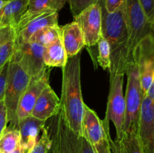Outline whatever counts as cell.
Listing matches in <instances>:
<instances>
[{
  "mask_svg": "<svg viewBox=\"0 0 154 153\" xmlns=\"http://www.w3.org/2000/svg\"><path fill=\"white\" fill-rule=\"evenodd\" d=\"M147 20L153 23L154 17V0H139Z\"/></svg>",
  "mask_w": 154,
  "mask_h": 153,
  "instance_id": "30",
  "label": "cell"
},
{
  "mask_svg": "<svg viewBox=\"0 0 154 153\" xmlns=\"http://www.w3.org/2000/svg\"><path fill=\"white\" fill-rule=\"evenodd\" d=\"M115 149L114 153H142L138 132L132 131L124 134L120 142H115Z\"/></svg>",
  "mask_w": 154,
  "mask_h": 153,
  "instance_id": "22",
  "label": "cell"
},
{
  "mask_svg": "<svg viewBox=\"0 0 154 153\" xmlns=\"http://www.w3.org/2000/svg\"><path fill=\"white\" fill-rule=\"evenodd\" d=\"M125 74L116 72L110 74V89L107 104L106 115L103 120L105 128L109 130L111 121L116 129V140L118 142L124 135V121L126 114V101L123 93Z\"/></svg>",
  "mask_w": 154,
  "mask_h": 153,
  "instance_id": "5",
  "label": "cell"
},
{
  "mask_svg": "<svg viewBox=\"0 0 154 153\" xmlns=\"http://www.w3.org/2000/svg\"><path fill=\"white\" fill-rule=\"evenodd\" d=\"M138 136L142 153H154V100L147 95L141 104Z\"/></svg>",
  "mask_w": 154,
  "mask_h": 153,
  "instance_id": "10",
  "label": "cell"
},
{
  "mask_svg": "<svg viewBox=\"0 0 154 153\" xmlns=\"http://www.w3.org/2000/svg\"><path fill=\"white\" fill-rule=\"evenodd\" d=\"M31 77L15 52L8 62L4 102L7 109L8 125L17 128V109L21 96L29 86Z\"/></svg>",
  "mask_w": 154,
  "mask_h": 153,
  "instance_id": "3",
  "label": "cell"
},
{
  "mask_svg": "<svg viewBox=\"0 0 154 153\" xmlns=\"http://www.w3.org/2000/svg\"><path fill=\"white\" fill-rule=\"evenodd\" d=\"M126 74L127 75V85L125 94L124 134L138 132L141 104L144 97L141 85L139 68L135 58L133 61L127 64Z\"/></svg>",
  "mask_w": 154,
  "mask_h": 153,
  "instance_id": "4",
  "label": "cell"
},
{
  "mask_svg": "<svg viewBox=\"0 0 154 153\" xmlns=\"http://www.w3.org/2000/svg\"><path fill=\"white\" fill-rule=\"evenodd\" d=\"M28 0H11L0 9V26L17 29L27 9Z\"/></svg>",
  "mask_w": 154,
  "mask_h": 153,
  "instance_id": "17",
  "label": "cell"
},
{
  "mask_svg": "<svg viewBox=\"0 0 154 153\" xmlns=\"http://www.w3.org/2000/svg\"><path fill=\"white\" fill-rule=\"evenodd\" d=\"M44 50L45 46L38 43L29 40L17 42L16 39L14 52L31 80L42 76L48 68L44 63Z\"/></svg>",
  "mask_w": 154,
  "mask_h": 153,
  "instance_id": "7",
  "label": "cell"
},
{
  "mask_svg": "<svg viewBox=\"0 0 154 153\" xmlns=\"http://www.w3.org/2000/svg\"><path fill=\"white\" fill-rule=\"evenodd\" d=\"M8 124L7 109L4 100L0 101V136Z\"/></svg>",
  "mask_w": 154,
  "mask_h": 153,
  "instance_id": "31",
  "label": "cell"
},
{
  "mask_svg": "<svg viewBox=\"0 0 154 153\" xmlns=\"http://www.w3.org/2000/svg\"><path fill=\"white\" fill-rule=\"evenodd\" d=\"M14 30H16L15 28H11V27L7 26H0V42L5 38L8 37Z\"/></svg>",
  "mask_w": 154,
  "mask_h": 153,
  "instance_id": "34",
  "label": "cell"
},
{
  "mask_svg": "<svg viewBox=\"0 0 154 153\" xmlns=\"http://www.w3.org/2000/svg\"><path fill=\"white\" fill-rule=\"evenodd\" d=\"M50 74L51 70L48 68L42 76L30 80L29 86L21 96L18 104L17 109V117L18 120L31 116L32 111L38 98L39 97L44 88L50 84Z\"/></svg>",
  "mask_w": 154,
  "mask_h": 153,
  "instance_id": "11",
  "label": "cell"
},
{
  "mask_svg": "<svg viewBox=\"0 0 154 153\" xmlns=\"http://www.w3.org/2000/svg\"><path fill=\"white\" fill-rule=\"evenodd\" d=\"M82 129L83 135L93 146L107 138L111 139L109 130L105 129L103 121L99 118L93 110L86 104L82 120Z\"/></svg>",
  "mask_w": 154,
  "mask_h": 153,
  "instance_id": "12",
  "label": "cell"
},
{
  "mask_svg": "<svg viewBox=\"0 0 154 153\" xmlns=\"http://www.w3.org/2000/svg\"><path fill=\"white\" fill-rule=\"evenodd\" d=\"M44 63L48 68L57 67L63 68L68 61L66 50L62 37L45 46L43 53Z\"/></svg>",
  "mask_w": 154,
  "mask_h": 153,
  "instance_id": "19",
  "label": "cell"
},
{
  "mask_svg": "<svg viewBox=\"0 0 154 153\" xmlns=\"http://www.w3.org/2000/svg\"><path fill=\"white\" fill-rule=\"evenodd\" d=\"M45 124L46 121H42L32 116L18 120L17 128L20 130L21 145L26 153H28L36 143L38 136L45 127Z\"/></svg>",
  "mask_w": 154,
  "mask_h": 153,
  "instance_id": "15",
  "label": "cell"
},
{
  "mask_svg": "<svg viewBox=\"0 0 154 153\" xmlns=\"http://www.w3.org/2000/svg\"><path fill=\"white\" fill-rule=\"evenodd\" d=\"M57 25H59L58 12L50 10L36 15L16 30L17 42L28 41L38 30L46 26Z\"/></svg>",
  "mask_w": 154,
  "mask_h": 153,
  "instance_id": "14",
  "label": "cell"
},
{
  "mask_svg": "<svg viewBox=\"0 0 154 153\" xmlns=\"http://www.w3.org/2000/svg\"><path fill=\"white\" fill-rule=\"evenodd\" d=\"M11 1V0H0V9L2 7H4L7 3H8L9 2Z\"/></svg>",
  "mask_w": 154,
  "mask_h": 153,
  "instance_id": "38",
  "label": "cell"
},
{
  "mask_svg": "<svg viewBox=\"0 0 154 153\" xmlns=\"http://www.w3.org/2000/svg\"><path fill=\"white\" fill-rule=\"evenodd\" d=\"M61 37L68 58L79 53L86 46L84 34L75 21L61 26Z\"/></svg>",
  "mask_w": 154,
  "mask_h": 153,
  "instance_id": "16",
  "label": "cell"
},
{
  "mask_svg": "<svg viewBox=\"0 0 154 153\" xmlns=\"http://www.w3.org/2000/svg\"><path fill=\"white\" fill-rule=\"evenodd\" d=\"M111 146H115L114 141H113L112 139L107 138V139H105L99 143L93 146V148H94L96 153H114Z\"/></svg>",
  "mask_w": 154,
  "mask_h": 153,
  "instance_id": "29",
  "label": "cell"
},
{
  "mask_svg": "<svg viewBox=\"0 0 154 153\" xmlns=\"http://www.w3.org/2000/svg\"><path fill=\"white\" fill-rule=\"evenodd\" d=\"M129 27L128 63L133 61V54L139 44L148 37H154V26L147 20L139 0H126ZM127 63V64H128Z\"/></svg>",
  "mask_w": 154,
  "mask_h": 153,
  "instance_id": "6",
  "label": "cell"
},
{
  "mask_svg": "<svg viewBox=\"0 0 154 153\" xmlns=\"http://www.w3.org/2000/svg\"><path fill=\"white\" fill-rule=\"evenodd\" d=\"M51 145V139L48 128L45 127L42 130L41 138L28 153H48Z\"/></svg>",
  "mask_w": 154,
  "mask_h": 153,
  "instance_id": "27",
  "label": "cell"
},
{
  "mask_svg": "<svg viewBox=\"0 0 154 153\" xmlns=\"http://www.w3.org/2000/svg\"><path fill=\"white\" fill-rule=\"evenodd\" d=\"M8 66V63L6 64L5 68L3 69L2 72L0 74V101L4 100L5 91L6 86V80H7Z\"/></svg>",
  "mask_w": 154,
  "mask_h": 153,
  "instance_id": "32",
  "label": "cell"
},
{
  "mask_svg": "<svg viewBox=\"0 0 154 153\" xmlns=\"http://www.w3.org/2000/svg\"><path fill=\"white\" fill-rule=\"evenodd\" d=\"M102 8V34L111 47V74H126L128 63L129 27L126 17V2L113 12H108L105 1L99 0Z\"/></svg>",
  "mask_w": 154,
  "mask_h": 153,
  "instance_id": "2",
  "label": "cell"
},
{
  "mask_svg": "<svg viewBox=\"0 0 154 153\" xmlns=\"http://www.w3.org/2000/svg\"><path fill=\"white\" fill-rule=\"evenodd\" d=\"M105 7L108 12H113L126 2V0H104Z\"/></svg>",
  "mask_w": 154,
  "mask_h": 153,
  "instance_id": "33",
  "label": "cell"
},
{
  "mask_svg": "<svg viewBox=\"0 0 154 153\" xmlns=\"http://www.w3.org/2000/svg\"><path fill=\"white\" fill-rule=\"evenodd\" d=\"M61 108L60 99L50 84L43 89L32 111L31 116L42 121H46L57 115Z\"/></svg>",
  "mask_w": 154,
  "mask_h": 153,
  "instance_id": "13",
  "label": "cell"
},
{
  "mask_svg": "<svg viewBox=\"0 0 154 153\" xmlns=\"http://www.w3.org/2000/svg\"><path fill=\"white\" fill-rule=\"evenodd\" d=\"M50 136H51V147H50L49 151H48V153H60L59 152L58 148H57V142H56L55 139H54V137L51 134H50Z\"/></svg>",
  "mask_w": 154,
  "mask_h": 153,
  "instance_id": "35",
  "label": "cell"
},
{
  "mask_svg": "<svg viewBox=\"0 0 154 153\" xmlns=\"http://www.w3.org/2000/svg\"><path fill=\"white\" fill-rule=\"evenodd\" d=\"M17 32L14 30L6 38L0 42V74L12 58L16 49Z\"/></svg>",
  "mask_w": 154,
  "mask_h": 153,
  "instance_id": "24",
  "label": "cell"
},
{
  "mask_svg": "<svg viewBox=\"0 0 154 153\" xmlns=\"http://www.w3.org/2000/svg\"><path fill=\"white\" fill-rule=\"evenodd\" d=\"M67 2L68 0H28L26 11L21 17L17 28L36 15L50 10L60 11Z\"/></svg>",
  "mask_w": 154,
  "mask_h": 153,
  "instance_id": "18",
  "label": "cell"
},
{
  "mask_svg": "<svg viewBox=\"0 0 154 153\" xmlns=\"http://www.w3.org/2000/svg\"><path fill=\"white\" fill-rule=\"evenodd\" d=\"M97 62L104 70L109 71L111 66V47L108 40L101 34L97 44Z\"/></svg>",
  "mask_w": 154,
  "mask_h": 153,
  "instance_id": "26",
  "label": "cell"
},
{
  "mask_svg": "<svg viewBox=\"0 0 154 153\" xmlns=\"http://www.w3.org/2000/svg\"><path fill=\"white\" fill-rule=\"evenodd\" d=\"M102 8L99 0L74 16V21L82 31L85 45L88 49L94 47L99 41L102 34Z\"/></svg>",
  "mask_w": 154,
  "mask_h": 153,
  "instance_id": "8",
  "label": "cell"
},
{
  "mask_svg": "<svg viewBox=\"0 0 154 153\" xmlns=\"http://www.w3.org/2000/svg\"><path fill=\"white\" fill-rule=\"evenodd\" d=\"M11 153H26V152H25V150H24L23 146L20 145V146H18L16 149H14L13 152H11Z\"/></svg>",
  "mask_w": 154,
  "mask_h": 153,
  "instance_id": "37",
  "label": "cell"
},
{
  "mask_svg": "<svg viewBox=\"0 0 154 153\" xmlns=\"http://www.w3.org/2000/svg\"><path fill=\"white\" fill-rule=\"evenodd\" d=\"M20 145L19 129L7 124L0 136V153H11Z\"/></svg>",
  "mask_w": 154,
  "mask_h": 153,
  "instance_id": "21",
  "label": "cell"
},
{
  "mask_svg": "<svg viewBox=\"0 0 154 153\" xmlns=\"http://www.w3.org/2000/svg\"><path fill=\"white\" fill-rule=\"evenodd\" d=\"M61 36V26L59 25L46 26L38 30L29 38V41L47 46Z\"/></svg>",
  "mask_w": 154,
  "mask_h": 153,
  "instance_id": "23",
  "label": "cell"
},
{
  "mask_svg": "<svg viewBox=\"0 0 154 153\" xmlns=\"http://www.w3.org/2000/svg\"><path fill=\"white\" fill-rule=\"evenodd\" d=\"M97 1L98 0H68L73 16L78 15L82 10Z\"/></svg>",
  "mask_w": 154,
  "mask_h": 153,
  "instance_id": "28",
  "label": "cell"
},
{
  "mask_svg": "<svg viewBox=\"0 0 154 153\" xmlns=\"http://www.w3.org/2000/svg\"><path fill=\"white\" fill-rule=\"evenodd\" d=\"M63 113V112H62ZM63 124L68 145L72 153H96L94 148L84 135H78L68 128L63 114Z\"/></svg>",
  "mask_w": 154,
  "mask_h": 153,
  "instance_id": "20",
  "label": "cell"
},
{
  "mask_svg": "<svg viewBox=\"0 0 154 153\" xmlns=\"http://www.w3.org/2000/svg\"><path fill=\"white\" fill-rule=\"evenodd\" d=\"M153 26H154V17H153Z\"/></svg>",
  "mask_w": 154,
  "mask_h": 153,
  "instance_id": "39",
  "label": "cell"
},
{
  "mask_svg": "<svg viewBox=\"0 0 154 153\" xmlns=\"http://www.w3.org/2000/svg\"><path fill=\"white\" fill-rule=\"evenodd\" d=\"M81 52L68 58L63 68L60 104L66 125L78 135H83L84 104L81 81Z\"/></svg>",
  "mask_w": 154,
  "mask_h": 153,
  "instance_id": "1",
  "label": "cell"
},
{
  "mask_svg": "<svg viewBox=\"0 0 154 153\" xmlns=\"http://www.w3.org/2000/svg\"><path fill=\"white\" fill-rule=\"evenodd\" d=\"M139 68L140 80L145 96L154 80V37L143 40L133 54Z\"/></svg>",
  "mask_w": 154,
  "mask_h": 153,
  "instance_id": "9",
  "label": "cell"
},
{
  "mask_svg": "<svg viewBox=\"0 0 154 153\" xmlns=\"http://www.w3.org/2000/svg\"><path fill=\"white\" fill-rule=\"evenodd\" d=\"M51 130V134L55 139L57 142V148H58L60 153H72L69 145H68L67 140H66V135H65L64 130H63V113L60 110L57 115L56 116V124L54 128Z\"/></svg>",
  "mask_w": 154,
  "mask_h": 153,
  "instance_id": "25",
  "label": "cell"
},
{
  "mask_svg": "<svg viewBox=\"0 0 154 153\" xmlns=\"http://www.w3.org/2000/svg\"><path fill=\"white\" fill-rule=\"evenodd\" d=\"M147 96H148L149 98H150L151 100H154V80L153 81V82H152L151 86H150V87L149 88L148 91H147V94H146Z\"/></svg>",
  "mask_w": 154,
  "mask_h": 153,
  "instance_id": "36",
  "label": "cell"
}]
</instances>
